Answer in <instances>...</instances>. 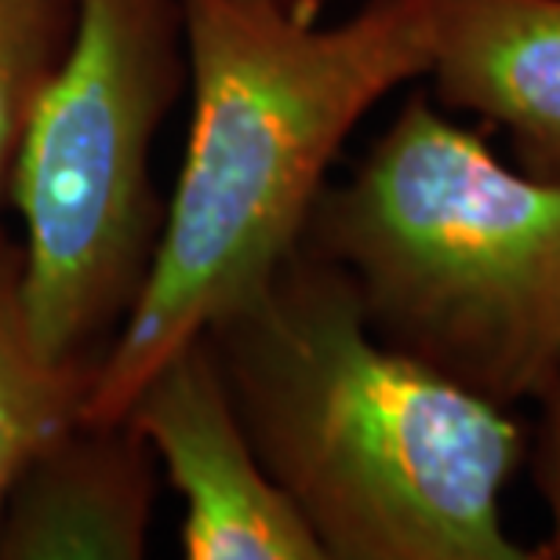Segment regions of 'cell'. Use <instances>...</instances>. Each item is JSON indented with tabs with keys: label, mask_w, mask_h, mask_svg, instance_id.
<instances>
[{
	"label": "cell",
	"mask_w": 560,
	"mask_h": 560,
	"mask_svg": "<svg viewBox=\"0 0 560 560\" xmlns=\"http://www.w3.org/2000/svg\"><path fill=\"white\" fill-rule=\"evenodd\" d=\"M266 469L328 560H539L506 528L528 436L375 335L353 280L302 248L208 328Z\"/></svg>",
	"instance_id": "obj_2"
},
{
	"label": "cell",
	"mask_w": 560,
	"mask_h": 560,
	"mask_svg": "<svg viewBox=\"0 0 560 560\" xmlns=\"http://www.w3.org/2000/svg\"><path fill=\"white\" fill-rule=\"evenodd\" d=\"M120 419L145 436L156 466L183 495V557L328 560L266 469L208 331L167 357Z\"/></svg>",
	"instance_id": "obj_5"
},
{
	"label": "cell",
	"mask_w": 560,
	"mask_h": 560,
	"mask_svg": "<svg viewBox=\"0 0 560 560\" xmlns=\"http://www.w3.org/2000/svg\"><path fill=\"white\" fill-rule=\"evenodd\" d=\"M430 95L510 139L513 164L560 186V0H425Z\"/></svg>",
	"instance_id": "obj_7"
},
{
	"label": "cell",
	"mask_w": 560,
	"mask_h": 560,
	"mask_svg": "<svg viewBox=\"0 0 560 560\" xmlns=\"http://www.w3.org/2000/svg\"><path fill=\"white\" fill-rule=\"evenodd\" d=\"M280 8H288L291 15H302V19H320V11L328 0H277Z\"/></svg>",
	"instance_id": "obj_11"
},
{
	"label": "cell",
	"mask_w": 560,
	"mask_h": 560,
	"mask_svg": "<svg viewBox=\"0 0 560 560\" xmlns=\"http://www.w3.org/2000/svg\"><path fill=\"white\" fill-rule=\"evenodd\" d=\"M95 368L40 350L22 302V244L0 230V506L30 458L81 419Z\"/></svg>",
	"instance_id": "obj_8"
},
{
	"label": "cell",
	"mask_w": 560,
	"mask_h": 560,
	"mask_svg": "<svg viewBox=\"0 0 560 560\" xmlns=\"http://www.w3.org/2000/svg\"><path fill=\"white\" fill-rule=\"evenodd\" d=\"M156 455L128 419H77L30 458L0 506V560L150 553Z\"/></svg>",
	"instance_id": "obj_6"
},
{
	"label": "cell",
	"mask_w": 560,
	"mask_h": 560,
	"mask_svg": "<svg viewBox=\"0 0 560 560\" xmlns=\"http://www.w3.org/2000/svg\"><path fill=\"white\" fill-rule=\"evenodd\" d=\"M535 405H539V419L528 436V466L546 506V539L535 546V557L560 560V372Z\"/></svg>",
	"instance_id": "obj_10"
},
{
	"label": "cell",
	"mask_w": 560,
	"mask_h": 560,
	"mask_svg": "<svg viewBox=\"0 0 560 560\" xmlns=\"http://www.w3.org/2000/svg\"><path fill=\"white\" fill-rule=\"evenodd\" d=\"M189 128L139 302L95 368L81 419H120L175 350L299 252L346 139L425 81V0H364L342 22L277 0H178Z\"/></svg>",
	"instance_id": "obj_1"
},
{
	"label": "cell",
	"mask_w": 560,
	"mask_h": 560,
	"mask_svg": "<svg viewBox=\"0 0 560 560\" xmlns=\"http://www.w3.org/2000/svg\"><path fill=\"white\" fill-rule=\"evenodd\" d=\"M77 26V0H0V205L40 92Z\"/></svg>",
	"instance_id": "obj_9"
},
{
	"label": "cell",
	"mask_w": 560,
	"mask_h": 560,
	"mask_svg": "<svg viewBox=\"0 0 560 560\" xmlns=\"http://www.w3.org/2000/svg\"><path fill=\"white\" fill-rule=\"evenodd\" d=\"M178 0H77V26L11 164L22 302L40 350L98 368L142 295L167 200L153 142L178 88Z\"/></svg>",
	"instance_id": "obj_4"
},
{
	"label": "cell",
	"mask_w": 560,
	"mask_h": 560,
	"mask_svg": "<svg viewBox=\"0 0 560 560\" xmlns=\"http://www.w3.org/2000/svg\"><path fill=\"white\" fill-rule=\"evenodd\" d=\"M383 342L517 408L560 372V186L499 161L416 88L302 237Z\"/></svg>",
	"instance_id": "obj_3"
}]
</instances>
